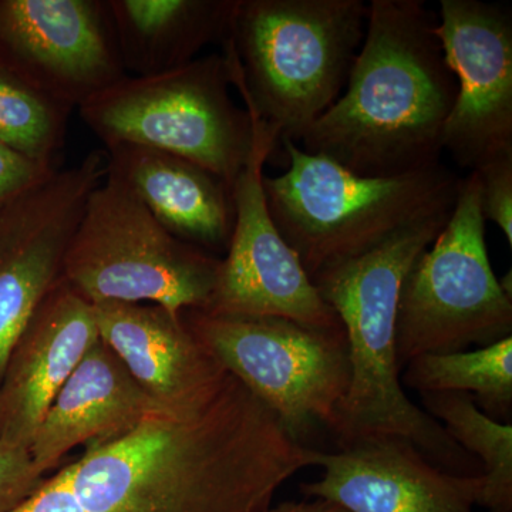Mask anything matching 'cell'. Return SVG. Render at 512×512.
Listing matches in <instances>:
<instances>
[{
  "label": "cell",
  "mask_w": 512,
  "mask_h": 512,
  "mask_svg": "<svg viewBox=\"0 0 512 512\" xmlns=\"http://www.w3.org/2000/svg\"><path fill=\"white\" fill-rule=\"evenodd\" d=\"M319 454L231 375L198 412L157 413L90 444L45 478L25 512H264Z\"/></svg>",
  "instance_id": "1"
},
{
  "label": "cell",
  "mask_w": 512,
  "mask_h": 512,
  "mask_svg": "<svg viewBox=\"0 0 512 512\" xmlns=\"http://www.w3.org/2000/svg\"><path fill=\"white\" fill-rule=\"evenodd\" d=\"M437 23L423 0H372L346 92L309 127L302 150L360 177L440 164L457 80Z\"/></svg>",
  "instance_id": "2"
},
{
  "label": "cell",
  "mask_w": 512,
  "mask_h": 512,
  "mask_svg": "<svg viewBox=\"0 0 512 512\" xmlns=\"http://www.w3.org/2000/svg\"><path fill=\"white\" fill-rule=\"evenodd\" d=\"M451 211L414 222L366 254L312 276L319 295L342 322L352 369L348 393L328 429L338 447L369 437H402L448 473L481 476L476 458L407 397L397 365V302L404 276L439 237Z\"/></svg>",
  "instance_id": "3"
},
{
  "label": "cell",
  "mask_w": 512,
  "mask_h": 512,
  "mask_svg": "<svg viewBox=\"0 0 512 512\" xmlns=\"http://www.w3.org/2000/svg\"><path fill=\"white\" fill-rule=\"evenodd\" d=\"M363 0H237L222 53L245 109L298 144L335 104L366 32Z\"/></svg>",
  "instance_id": "4"
},
{
  "label": "cell",
  "mask_w": 512,
  "mask_h": 512,
  "mask_svg": "<svg viewBox=\"0 0 512 512\" xmlns=\"http://www.w3.org/2000/svg\"><path fill=\"white\" fill-rule=\"evenodd\" d=\"M279 146L289 167L264 177L266 205L311 278L456 204L461 177L441 163L392 177H360L291 140Z\"/></svg>",
  "instance_id": "5"
},
{
  "label": "cell",
  "mask_w": 512,
  "mask_h": 512,
  "mask_svg": "<svg viewBox=\"0 0 512 512\" xmlns=\"http://www.w3.org/2000/svg\"><path fill=\"white\" fill-rule=\"evenodd\" d=\"M224 53L154 76H126L79 107L104 146L136 144L201 165L234 187L255 147V116L232 100Z\"/></svg>",
  "instance_id": "6"
},
{
  "label": "cell",
  "mask_w": 512,
  "mask_h": 512,
  "mask_svg": "<svg viewBox=\"0 0 512 512\" xmlns=\"http://www.w3.org/2000/svg\"><path fill=\"white\" fill-rule=\"evenodd\" d=\"M220 256L175 238L116 177L90 194L63 279L86 301L150 303L180 316L207 308Z\"/></svg>",
  "instance_id": "7"
},
{
  "label": "cell",
  "mask_w": 512,
  "mask_h": 512,
  "mask_svg": "<svg viewBox=\"0 0 512 512\" xmlns=\"http://www.w3.org/2000/svg\"><path fill=\"white\" fill-rule=\"evenodd\" d=\"M485 222L477 174L471 171L461 178L446 227L404 276L396 315L400 372L421 355L511 338L512 299L491 266Z\"/></svg>",
  "instance_id": "8"
},
{
  "label": "cell",
  "mask_w": 512,
  "mask_h": 512,
  "mask_svg": "<svg viewBox=\"0 0 512 512\" xmlns=\"http://www.w3.org/2000/svg\"><path fill=\"white\" fill-rule=\"evenodd\" d=\"M181 316L229 375L258 397L293 437L302 441L316 424L329 426L352 376L345 329L201 309Z\"/></svg>",
  "instance_id": "9"
},
{
  "label": "cell",
  "mask_w": 512,
  "mask_h": 512,
  "mask_svg": "<svg viewBox=\"0 0 512 512\" xmlns=\"http://www.w3.org/2000/svg\"><path fill=\"white\" fill-rule=\"evenodd\" d=\"M251 113L256 126L254 153L232 187L234 229L227 255L221 258L211 301L201 311L272 316L309 328L343 330L338 315L323 301L272 220L266 205L264 168L279 146V137L274 128Z\"/></svg>",
  "instance_id": "10"
},
{
  "label": "cell",
  "mask_w": 512,
  "mask_h": 512,
  "mask_svg": "<svg viewBox=\"0 0 512 512\" xmlns=\"http://www.w3.org/2000/svg\"><path fill=\"white\" fill-rule=\"evenodd\" d=\"M106 175V150L92 151L0 208V377L40 303L62 281L86 202Z\"/></svg>",
  "instance_id": "11"
},
{
  "label": "cell",
  "mask_w": 512,
  "mask_h": 512,
  "mask_svg": "<svg viewBox=\"0 0 512 512\" xmlns=\"http://www.w3.org/2000/svg\"><path fill=\"white\" fill-rule=\"evenodd\" d=\"M436 32L457 80L443 151L471 171L512 156L510 8L481 0H441Z\"/></svg>",
  "instance_id": "12"
},
{
  "label": "cell",
  "mask_w": 512,
  "mask_h": 512,
  "mask_svg": "<svg viewBox=\"0 0 512 512\" xmlns=\"http://www.w3.org/2000/svg\"><path fill=\"white\" fill-rule=\"evenodd\" d=\"M0 63L72 110L127 74L101 0H0Z\"/></svg>",
  "instance_id": "13"
},
{
  "label": "cell",
  "mask_w": 512,
  "mask_h": 512,
  "mask_svg": "<svg viewBox=\"0 0 512 512\" xmlns=\"http://www.w3.org/2000/svg\"><path fill=\"white\" fill-rule=\"evenodd\" d=\"M322 477L301 484L308 498L348 512H474L481 476H458L434 466L402 437L360 439L320 451Z\"/></svg>",
  "instance_id": "14"
},
{
  "label": "cell",
  "mask_w": 512,
  "mask_h": 512,
  "mask_svg": "<svg viewBox=\"0 0 512 512\" xmlns=\"http://www.w3.org/2000/svg\"><path fill=\"white\" fill-rule=\"evenodd\" d=\"M93 309L100 339L164 413L198 412L228 383L231 375L183 316L150 303L103 302Z\"/></svg>",
  "instance_id": "15"
},
{
  "label": "cell",
  "mask_w": 512,
  "mask_h": 512,
  "mask_svg": "<svg viewBox=\"0 0 512 512\" xmlns=\"http://www.w3.org/2000/svg\"><path fill=\"white\" fill-rule=\"evenodd\" d=\"M100 339L92 303L64 279L43 299L0 377V443L30 447L57 393Z\"/></svg>",
  "instance_id": "16"
},
{
  "label": "cell",
  "mask_w": 512,
  "mask_h": 512,
  "mask_svg": "<svg viewBox=\"0 0 512 512\" xmlns=\"http://www.w3.org/2000/svg\"><path fill=\"white\" fill-rule=\"evenodd\" d=\"M161 412L99 339L50 404L30 444V456L49 476L74 448L120 439Z\"/></svg>",
  "instance_id": "17"
},
{
  "label": "cell",
  "mask_w": 512,
  "mask_h": 512,
  "mask_svg": "<svg viewBox=\"0 0 512 512\" xmlns=\"http://www.w3.org/2000/svg\"><path fill=\"white\" fill-rule=\"evenodd\" d=\"M106 154L107 174L126 185L170 234L211 254L227 252L235 221L231 185L154 148L116 144Z\"/></svg>",
  "instance_id": "18"
},
{
  "label": "cell",
  "mask_w": 512,
  "mask_h": 512,
  "mask_svg": "<svg viewBox=\"0 0 512 512\" xmlns=\"http://www.w3.org/2000/svg\"><path fill=\"white\" fill-rule=\"evenodd\" d=\"M121 63L131 76H154L224 45L237 0H106Z\"/></svg>",
  "instance_id": "19"
},
{
  "label": "cell",
  "mask_w": 512,
  "mask_h": 512,
  "mask_svg": "<svg viewBox=\"0 0 512 512\" xmlns=\"http://www.w3.org/2000/svg\"><path fill=\"white\" fill-rule=\"evenodd\" d=\"M402 386L426 393H464L491 419L510 423L512 336L460 352L421 355L403 367Z\"/></svg>",
  "instance_id": "20"
},
{
  "label": "cell",
  "mask_w": 512,
  "mask_h": 512,
  "mask_svg": "<svg viewBox=\"0 0 512 512\" xmlns=\"http://www.w3.org/2000/svg\"><path fill=\"white\" fill-rule=\"evenodd\" d=\"M423 410L483 467L477 505L512 512V424L491 419L470 394H420Z\"/></svg>",
  "instance_id": "21"
},
{
  "label": "cell",
  "mask_w": 512,
  "mask_h": 512,
  "mask_svg": "<svg viewBox=\"0 0 512 512\" xmlns=\"http://www.w3.org/2000/svg\"><path fill=\"white\" fill-rule=\"evenodd\" d=\"M72 109L0 63V141L37 163L56 167Z\"/></svg>",
  "instance_id": "22"
},
{
  "label": "cell",
  "mask_w": 512,
  "mask_h": 512,
  "mask_svg": "<svg viewBox=\"0 0 512 512\" xmlns=\"http://www.w3.org/2000/svg\"><path fill=\"white\" fill-rule=\"evenodd\" d=\"M474 173L480 185L481 211L494 222L512 247V156L495 158Z\"/></svg>",
  "instance_id": "23"
},
{
  "label": "cell",
  "mask_w": 512,
  "mask_h": 512,
  "mask_svg": "<svg viewBox=\"0 0 512 512\" xmlns=\"http://www.w3.org/2000/svg\"><path fill=\"white\" fill-rule=\"evenodd\" d=\"M33 463L28 447L0 443V512H12L46 478Z\"/></svg>",
  "instance_id": "24"
},
{
  "label": "cell",
  "mask_w": 512,
  "mask_h": 512,
  "mask_svg": "<svg viewBox=\"0 0 512 512\" xmlns=\"http://www.w3.org/2000/svg\"><path fill=\"white\" fill-rule=\"evenodd\" d=\"M57 167L37 163L0 141V208L42 183Z\"/></svg>",
  "instance_id": "25"
},
{
  "label": "cell",
  "mask_w": 512,
  "mask_h": 512,
  "mask_svg": "<svg viewBox=\"0 0 512 512\" xmlns=\"http://www.w3.org/2000/svg\"><path fill=\"white\" fill-rule=\"evenodd\" d=\"M264 512H348L343 510L339 505L329 503L325 500H316L313 498L311 501H285L274 507H269Z\"/></svg>",
  "instance_id": "26"
}]
</instances>
